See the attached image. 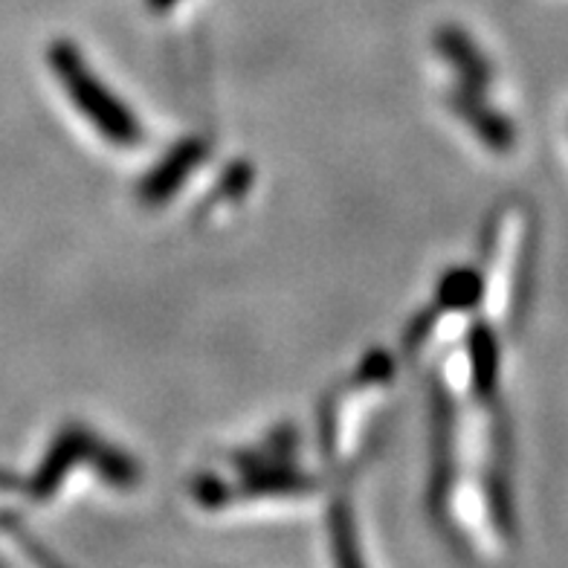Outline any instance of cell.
<instances>
[{"label":"cell","mask_w":568,"mask_h":568,"mask_svg":"<svg viewBox=\"0 0 568 568\" xmlns=\"http://www.w3.org/2000/svg\"><path fill=\"white\" fill-rule=\"evenodd\" d=\"M50 59H53L55 73H59L61 84L70 93V99H75L79 111L93 125H99V131L108 140L120 142V145H134V142H140V125H136L134 116L122 108V102H116L108 93L105 84L93 79V73L84 68L82 55L75 53V47L55 44Z\"/></svg>","instance_id":"cell-1"}]
</instances>
